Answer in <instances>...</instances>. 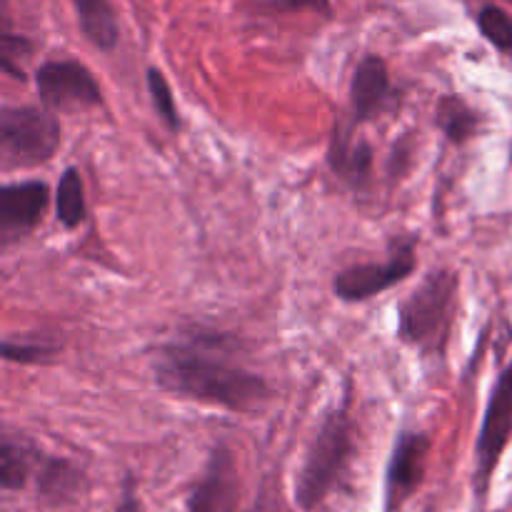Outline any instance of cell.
<instances>
[{
    "label": "cell",
    "mask_w": 512,
    "mask_h": 512,
    "mask_svg": "<svg viewBox=\"0 0 512 512\" xmlns=\"http://www.w3.org/2000/svg\"><path fill=\"white\" fill-rule=\"evenodd\" d=\"M353 455V420L345 405L330 410L315 433L313 445L298 473L295 500L305 512L315 510L338 485L345 465Z\"/></svg>",
    "instance_id": "3"
},
{
    "label": "cell",
    "mask_w": 512,
    "mask_h": 512,
    "mask_svg": "<svg viewBox=\"0 0 512 512\" xmlns=\"http://www.w3.org/2000/svg\"><path fill=\"white\" fill-rule=\"evenodd\" d=\"M435 123L450 143L463 145L478 133L480 115L460 95H443L438 100V110H435Z\"/></svg>",
    "instance_id": "15"
},
{
    "label": "cell",
    "mask_w": 512,
    "mask_h": 512,
    "mask_svg": "<svg viewBox=\"0 0 512 512\" xmlns=\"http://www.w3.org/2000/svg\"><path fill=\"white\" fill-rule=\"evenodd\" d=\"M38 493L45 500H53V503H63V500L75 498L80 493V483H83V473L75 468L70 460L63 458H48V455H40L38 460Z\"/></svg>",
    "instance_id": "14"
},
{
    "label": "cell",
    "mask_w": 512,
    "mask_h": 512,
    "mask_svg": "<svg viewBox=\"0 0 512 512\" xmlns=\"http://www.w3.org/2000/svg\"><path fill=\"white\" fill-rule=\"evenodd\" d=\"M265 8L273 13H330V0H265Z\"/></svg>",
    "instance_id": "22"
},
{
    "label": "cell",
    "mask_w": 512,
    "mask_h": 512,
    "mask_svg": "<svg viewBox=\"0 0 512 512\" xmlns=\"http://www.w3.org/2000/svg\"><path fill=\"white\" fill-rule=\"evenodd\" d=\"M55 355H58V348L45 343H25V340H13V338H8L3 343V358L8 360V363H20V365L50 363Z\"/></svg>",
    "instance_id": "20"
},
{
    "label": "cell",
    "mask_w": 512,
    "mask_h": 512,
    "mask_svg": "<svg viewBox=\"0 0 512 512\" xmlns=\"http://www.w3.org/2000/svg\"><path fill=\"white\" fill-rule=\"evenodd\" d=\"M55 213L63 228L75 230L88 215V205H85V185L83 175L75 168H65L60 175L58 190H55Z\"/></svg>",
    "instance_id": "17"
},
{
    "label": "cell",
    "mask_w": 512,
    "mask_h": 512,
    "mask_svg": "<svg viewBox=\"0 0 512 512\" xmlns=\"http://www.w3.org/2000/svg\"><path fill=\"white\" fill-rule=\"evenodd\" d=\"M460 278L450 268H435L398 305V338L425 355H443L458 305Z\"/></svg>",
    "instance_id": "2"
},
{
    "label": "cell",
    "mask_w": 512,
    "mask_h": 512,
    "mask_svg": "<svg viewBox=\"0 0 512 512\" xmlns=\"http://www.w3.org/2000/svg\"><path fill=\"white\" fill-rule=\"evenodd\" d=\"M50 188L43 180H23L0 188V245L18 243L33 233L48 210Z\"/></svg>",
    "instance_id": "9"
},
{
    "label": "cell",
    "mask_w": 512,
    "mask_h": 512,
    "mask_svg": "<svg viewBox=\"0 0 512 512\" xmlns=\"http://www.w3.org/2000/svg\"><path fill=\"white\" fill-rule=\"evenodd\" d=\"M235 340L195 328L183 340L165 343L153 355L155 383L178 398L248 413L270 398V385L233 360Z\"/></svg>",
    "instance_id": "1"
},
{
    "label": "cell",
    "mask_w": 512,
    "mask_h": 512,
    "mask_svg": "<svg viewBox=\"0 0 512 512\" xmlns=\"http://www.w3.org/2000/svg\"><path fill=\"white\" fill-rule=\"evenodd\" d=\"M30 50H33L30 40H25L23 35L10 33V30L5 28L3 30V70L5 73H10L13 78H20V70H18V65H15V60L28 58Z\"/></svg>",
    "instance_id": "21"
},
{
    "label": "cell",
    "mask_w": 512,
    "mask_h": 512,
    "mask_svg": "<svg viewBox=\"0 0 512 512\" xmlns=\"http://www.w3.org/2000/svg\"><path fill=\"white\" fill-rule=\"evenodd\" d=\"M478 28L493 48L510 53L512 50V15L500 5H485L478 13Z\"/></svg>",
    "instance_id": "18"
},
{
    "label": "cell",
    "mask_w": 512,
    "mask_h": 512,
    "mask_svg": "<svg viewBox=\"0 0 512 512\" xmlns=\"http://www.w3.org/2000/svg\"><path fill=\"white\" fill-rule=\"evenodd\" d=\"M415 238H395L383 263H358L343 268L333 280L335 298L343 303H363L410 278L418 265Z\"/></svg>",
    "instance_id": "5"
},
{
    "label": "cell",
    "mask_w": 512,
    "mask_h": 512,
    "mask_svg": "<svg viewBox=\"0 0 512 512\" xmlns=\"http://www.w3.org/2000/svg\"><path fill=\"white\" fill-rule=\"evenodd\" d=\"M512 438V363L500 370L488 405H485L483 425H480L478 448H475V490L478 498H485L493 480L495 468L503 458Z\"/></svg>",
    "instance_id": "6"
},
{
    "label": "cell",
    "mask_w": 512,
    "mask_h": 512,
    "mask_svg": "<svg viewBox=\"0 0 512 512\" xmlns=\"http://www.w3.org/2000/svg\"><path fill=\"white\" fill-rule=\"evenodd\" d=\"M35 88L50 110H85L103 105L98 80L78 60H48L35 73Z\"/></svg>",
    "instance_id": "7"
},
{
    "label": "cell",
    "mask_w": 512,
    "mask_h": 512,
    "mask_svg": "<svg viewBox=\"0 0 512 512\" xmlns=\"http://www.w3.org/2000/svg\"><path fill=\"white\" fill-rule=\"evenodd\" d=\"M328 163L340 180L355 190H363L373 175V148L368 140H355L353 128L338 123L328 150Z\"/></svg>",
    "instance_id": "12"
},
{
    "label": "cell",
    "mask_w": 512,
    "mask_h": 512,
    "mask_svg": "<svg viewBox=\"0 0 512 512\" xmlns=\"http://www.w3.org/2000/svg\"><path fill=\"white\" fill-rule=\"evenodd\" d=\"M115 512H143V503H140V498L135 495V488H133V480H125V488H123V498H120L118 503V510Z\"/></svg>",
    "instance_id": "23"
},
{
    "label": "cell",
    "mask_w": 512,
    "mask_h": 512,
    "mask_svg": "<svg viewBox=\"0 0 512 512\" xmlns=\"http://www.w3.org/2000/svg\"><path fill=\"white\" fill-rule=\"evenodd\" d=\"M145 80H148V93H150V103H153L155 113H158V118L163 120L165 125H168V130H180V115H178V105H175V98H173V90H170L168 80H165V75L160 73L158 68H148V75H145Z\"/></svg>",
    "instance_id": "19"
},
{
    "label": "cell",
    "mask_w": 512,
    "mask_h": 512,
    "mask_svg": "<svg viewBox=\"0 0 512 512\" xmlns=\"http://www.w3.org/2000/svg\"><path fill=\"white\" fill-rule=\"evenodd\" d=\"M395 100L393 80H390L388 63L380 55L370 53L358 63L350 83V105H353L355 123L378 118Z\"/></svg>",
    "instance_id": "11"
},
{
    "label": "cell",
    "mask_w": 512,
    "mask_h": 512,
    "mask_svg": "<svg viewBox=\"0 0 512 512\" xmlns=\"http://www.w3.org/2000/svg\"><path fill=\"white\" fill-rule=\"evenodd\" d=\"M238 495L235 458L225 445H218L205 465L203 478L188 498V512H228Z\"/></svg>",
    "instance_id": "10"
},
{
    "label": "cell",
    "mask_w": 512,
    "mask_h": 512,
    "mask_svg": "<svg viewBox=\"0 0 512 512\" xmlns=\"http://www.w3.org/2000/svg\"><path fill=\"white\" fill-rule=\"evenodd\" d=\"M60 120L50 108L5 105L0 113V155L3 168H35L60 148Z\"/></svg>",
    "instance_id": "4"
},
{
    "label": "cell",
    "mask_w": 512,
    "mask_h": 512,
    "mask_svg": "<svg viewBox=\"0 0 512 512\" xmlns=\"http://www.w3.org/2000/svg\"><path fill=\"white\" fill-rule=\"evenodd\" d=\"M430 438L420 430H400L385 468L383 505L385 512H398L418 493L425 480Z\"/></svg>",
    "instance_id": "8"
},
{
    "label": "cell",
    "mask_w": 512,
    "mask_h": 512,
    "mask_svg": "<svg viewBox=\"0 0 512 512\" xmlns=\"http://www.w3.org/2000/svg\"><path fill=\"white\" fill-rule=\"evenodd\" d=\"M70 3H73L75 18H78L85 38L98 50H105V53L115 50L120 33L110 0H70Z\"/></svg>",
    "instance_id": "13"
},
{
    "label": "cell",
    "mask_w": 512,
    "mask_h": 512,
    "mask_svg": "<svg viewBox=\"0 0 512 512\" xmlns=\"http://www.w3.org/2000/svg\"><path fill=\"white\" fill-rule=\"evenodd\" d=\"M40 455L23 445L20 440H13L10 435H3V448H0V485L5 490H20L28 485L38 468Z\"/></svg>",
    "instance_id": "16"
}]
</instances>
